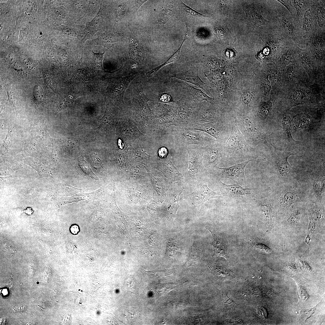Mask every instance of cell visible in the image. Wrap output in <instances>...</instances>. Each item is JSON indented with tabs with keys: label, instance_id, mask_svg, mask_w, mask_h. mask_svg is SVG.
<instances>
[{
	"label": "cell",
	"instance_id": "26",
	"mask_svg": "<svg viewBox=\"0 0 325 325\" xmlns=\"http://www.w3.org/2000/svg\"><path fill=\"white\" fill-rule=\"evenodd\" d=\"M273 104L269 101L263 103L258 111L260 118L263 121L265 120L270 113L272 108Z\"/></svg>",
	"mask_w": 325,
	"mask_h": 325
},
{
	"label": "cell",
	"instance_id": "40",
	"mask_svg": "<svg viewBox=\"0 0 325 325\" xmlns=\"http://www.w3.org/2000/svg\"><path fill=\"white\" fill-rule=\"evenodd\" d=\"M159 101L163 102H169L173 101L171 96L168 94L163 93L159 96Z\"/></svg>",
	"mask_w": 325,
	"mask_h": 325
},
{
	"label": "cell",
	"instance_id": "45",
	"mask_svg": "<svg viewBox=\"0 0 325 325\" xmlns=\"http://www.w3.org/2000/svg\"><path fill=\"white\" fill-rule=\"evenodd\" d=\"M13 309L15 311L20 312L25 310L26 309V307L25 305H18L14 307Z\"/></svg>",
	"mask_w": 325,
	"mask_h": 325
},
{
	"label": "cell",
	"instance_id": "24",
	"mask_svg": "<svg viewBox=\"0 0 325 325\" xmlns=\"http://www.w3.org/2000/svg\"><path fill=\"white\" fill-rule=\"evenodd\" d=\"M281 123L285 135L290 141H296L292 136V122L288 116H285L282 119Z\"/></svg>",
	"mask_w": 325,
	"mask_h": 325
},
{
	"label": "cell",
	"instance_id": "38",
	"mask_svg": "<svg viewBox=\"0 0 325 325\" xmlns=\"http://www.w3.org/2000/svg\"><path fill=\"white\" fill-rule=\"evenodd\" d=\"M300 219L299 213L297 211L292 213L290 215L288 220L290 223L295 224Z\"/></svg>",
	"mask_w": 325,
	"mask_h": 325
},
{
	"label": "cell",
	"instance_id": "1",
	"mask_svg": "<svg viewBox=\"0 0 325 325\" xmlns=\"http://www.w3.org/2000/svg\"><path fill=\"white\" fill-rule=\"evenodd\" d=\"M231 126L230 135L222 144L223 161L234 165L249 160L259 161L255 148L246 141L235 120L231 121Z\"/></svg>",
	"mask_w": 325,
	"mask_h": 325
},
{
	"label": "cell",
	"instance_id": "19",
	"mask_svg": "<svg viewBox=\"0 0 325 325\" xmlns=\"http://www.w3.org/2000/svg\"><path fill=\"white\" fill-rule=\"evenodd\" d=\"M25 162L36 170L40 176L52 177V173L49 167L35 162L30 158L25 159Z\"/></svg>",
	"mask_w": 325,
	"mask_h": 325
},
{
	"label": "cell",
	"instance_id": "20",
	"mask_svg": "<svg viewBox=\"0 0 325 325\" xmlns=\"http://www.w3.org/2000/svg\"><path fill=\"white\" fill-rule=\"evenodd\" d=\"M99 190L89 193L76 194L67 198L64 200L66 203L73 202H78L81 200H85L88 202L93 200L97 199L98 197Z\"/></svg>",
	"mask_w": 325,
	"mask_h": 325
},
{
	"label": "cell",
	"instance_id": "43",
	"mask_svg": "<svg viewBox=\"0 0 325 325\" xmlns=\"http://www.w3.org/2000/svg\"><path fill=\"white\" fill-rule=\"evenodd\" d=\"M158 153L160 158L161 159L165 158L166 157L167 155V150L165 147H161L159 150Z\"/></svg>",
	"mask_w": 325,
	"mask_h": 325
},
{
	"label": "cell",
	"instance_id": "10",
	"mask_svg": "<svg viewBox=\"0 0 325 325\" xmlns=\"http://www.w3.org/2000/svg\"><path fill=\"white\" fill-rule=\"evenodd\" d=\"M170 77L174 78L196 85L209 94V85L203 82L200 77L198 70L195 69L188 70L180 73L171 75Z\"/></svg>",
	"mask_w": 325,
	"mask_h": 325
},
{
	"label": "cell",
	"instance_id": "2",
	"mask_svg": "<svg viewBox=\"0 0 325 325\" xmlns=\"http://www.w3.org/2000/svg\"><path fill=\"white\" fill-rule=\"evenodd\" d=\"M235 121L246 141L251 146L254 148L259 144H263L271 148L272 145L259 125L253 119L240 115Z\"/></svg>",
	"mask_w": 325,
	"mask_h": 325
},
{
	"label": "cell",
	"instance_id": "32",
	"mask_svg": "<svg viewBox=\"0 0 325 325\" xmlns=\"http://www.w3.org/2000/svg\"><path fill=\"white\" fill-rule=\"evenodd\" d=\"M305 1L303 0H293L292 1L298 17L300 16L304 11L305 7Z\"/></svg>",
	"mask_w": 325,
	"mask_h": 325
},
{
	"label": "cell",
	"instance_id": "33",
	"mask_svg": "<svg viewBox=\"0 0 325 325\" xmlns=\"http://www.w3.org/2000/svg\"><path fill=\"white\" fill-rule=\"evenodd\" d=\"M181 4L186 12L190 16L197 17H203L209 16L202 14L191 8L181 2Z\"/></svg>",
	"mask_w": 325,
	"mask_h": 325
},
{
	"label": "cell",
	"instance_id": "23",
	"mask_svg": "<svg viewBox=\"0 0 325 325\" xmlns=\"http://www.w3.org/2000/svg\"><path fill=\"white\" fill-rule=\"evenodd\" d=\"M259 210L265 220L268 222L272 221V210L271 204L267 201H261L258 204Z\"/></svg>",
	"mask_w": 325,
	"mask_h": 325
},
{
	"label": "cell",
	"instance_id": "21",
	"mask_svg": "<svg viewBox=\"0 0 325 325\" xmlns=\"http://www.w3.org/2000/svg\"><path fill=\"white\" fill-rule=\"evenodd\" d=\"M193 95L195 97L198 101L201 102L205 101L209 103L212 105L216 107L218 106L216 100L214 98L209 97L204 93L201 90L197 88L189 85L186 82Z\"/></svg>",
	"mask_w": 325,
	"mask_h": 325
},
{
	"label": "cell",
	"instance_id": "4",
	"mask_svg": "<svg viewBox=\"0 0 325 325\" xmlns=\"http://www.w3.org/2000/svg\"><path fill=\"white\" fill-rule=\"evenodd\" d=\"M188 129L205 132L221 144L224 143L228 138L231 131V122L223 119L218 121L203 124H196Z\"/></svg>",
	"mask_w": 325,
	"mask_h": 325
},
{
	"label": "cell",
	"instance_id": "7",
	"mask_svg": "<svg viewBox=\"0 0 325 325\" xmlns=\"http://www.w3.org/2000/svg\"><path fill=\"white\" fill-rule=\"evenodd\" d=\"M203 166L211 170L223 161L222 144L217 141L202 147Z\"/></svg>",
	"mask_w": 325,
	"mask_h": 325
},
{
	"label": "cell",
	"instance_id": "13",
	"mask_svg": "<svg viewBox=\"0 0 325 325\" xmlns=\"http://www.w3.org/2000/svg\"><path fill=\"white\" fill-rule=\"evenodd\" d=\"M223 119L218 115L215 109L205 108L194 115L193 125L216 121Z\"/></svg>",
	"mask_w": 325,
	"mask_h": 325
},
{
	"label": "cell",
	"instance_id": "16",
	"mask_svg": "<svg viewBox=\"0 0 325 325\" xmlns=\"http://www.w3.org/2000/svg\"><path fill=\"white\" fill-rule=\"evenodd\" d=\"M207 229L211 233L213 238V241L212 243L214 250L213 256H221L225 257L228 260L226 253V246L224 241L213 231L209 229Z\"/></svg>",
	"mask_w": 325,
	"mask_h": 325
},
{
	"label": "cell",
	"instance_id": "41",
	"mask_svg": "<svg viewBox=\"0 0 325 325\" xmlns=\"http://www.w3.org/2000/svg\"><path fill=\"white\" fill-rule=\"evenodd\" d=\"M303 96V93L301 90H297L294 94L293 98V100L296 101L298 102L300 101L302 98Z\"/></svg>",
	"mask_w": 325,
	"mask_h": 325
},
{
	"label": "cell",
	"instance_id": "25",
	"mask_svg": "<svg viewBox=\"0 0 325 325\" xmlns=\"http://www.w3.org/2000/svg\"><path fill=\"white\" fill-rule=\"evenodd\" d=\"M280 19L281 25L286 33L290 37L295 38V29L292 22L284 17H282Z\"/></svg>",
	"mask_w": 325,
	"mask_h": 325
},
{
	"label": "cell",
	"instance_id": "29",
	"mask_svg": "<svg viewBox=\"0 0 325 325\" xmlns=\"http://www.w3.org/2000/svg\"><path fill=\"white\" fill-rule=\"evenodd\" d=\"M296 200V196L292 192H286L281 200L282 206L285 207L290 206L294 203Z\"/></svg>",
	"mask_w": 325,
	"mask_h": 325
},
{
	"label": "cell",
	"instance_id": "17",
	"mask_svg": "<svg viewBox=\"0 0 325 325\" xmlns=\"http://www.w3.org/2000/svg\"><path fill=\"white\" fill-rule=\"evenodd\" d=\"M190 36V31L189 29H186V32L184 39L182 42L178 49L167 60L161 65L156 67L155 69L151 70L146 73V75L147 77H151L153 74L156 73L158 70L164 66L170 63L175 62L178 61L180 57L181 50V46L184 42Z\"/></svg>",
	"mask_w": 325,
	"mask_h": 325
},
{
	"label": "cell",
	"instance_id": "44",
	"mask_svg": "<svg viewBox=\"0 0 325 325\" xmlns=\"http://www.w3.org/2000/svg\"><path fill=\"white\" fill-rule=\"evenodd\" d=\"M292 61V56L290 51H287L285 53L283 60L284 63L285 64H288Z\"/></svg>",
	"mask_w": 325,
	"mask_h": 325
},
{
	"label": "cell",
	"instance_id": "5",
	"mask_svg": "<svg viewBox=\"0 0 325 325\" xmlns=\"http://www.w3.org/2000/svg\"><path fill=\"white\" fill-rule=\"evenodd\" d=\"M220 190L222 195L238 200L251 201L261 192L260 188H245L234 183L227 184L220 180Z\"/></svg>",
	"mask_w": 325,
	"mask_h": 325
},
{
	"label": "cell",
	"instance_id": "9",
	"mask_svg": "<svg viewBox=\"0 0 325 325\" xmlns=\"http://www.w3.org/2000/svg\"><path fill=\"white\" fill-rule=\"evenodd\" d=\"M190 196L194 205L198 207L208 200L219 198L221 195L220 194L211 190L208 187L206 182L198 185Z\"/></svg>",
	"mask_w": 325,
	"mask_h": 325
},
{
	"label": "cell",
	"instance_id": "14",
	"mask_svg": "<svg viewBox=\"0 0 325 325\" xmlns=\"http://www.w3.org/2000/svg\"><path fill=\"white\" fill-rule=\"evenodd\" d=\"M122 41V38L120 34L105 32L90 41V43L93 45H100L109 49L111 47L115 42Z\"/></svg>",
	"mask_w": 325,
	"mask_h": 325
},
{
	"label": "cell",
	"instance_id": "28",
	"mask_svg": "<svg viewBox=\"0 0 325 325\" xmlns=\"http://www.w3.org/2000/svg\"><path fill=\"white\" fill-rule=\"evenodd\" d=\"M312 46L316 52L322 51L325 47L324 35L318 34L314 37Z\"/></svg>",
	"mask_w": 325,
	"mask_h": 325
},
{
	"label": "cell",
	"instance_id": "48",
	"mask_svg": "<svg viewBox=\"0 0 325 325\" xmlns=\"http://www.w3.org/2000/svg\"><path fill=\"white\" fill-rule=\"evenodd\" d=\"M37 10V7L35 3H33L31 8V10L33 12H35Z\"/></svg>",
	"mask_w": 325,
	"mask_h": 325
},
{
	"label": "cell",
	"instance_id": "3",
	"mask_svg": "<svg viewBox=\"0 0 325 325\" xmlns=\"http://www.w3.org/2000/svg\"><path fill=\"white\" fill-rule=\"evenodd\" d=\"M175 126L174 130L175 140L181 147L185 148L193 144L204 146L216 141L203 131L193 132L186 127Z\"/></svg>",
	"mask_w": 325,
	"mask_h": 325
},
{
	"label": "cell",
	"instance_id": "18",
	"mask_svg": "<svg viewBox=\"0 0 325 325\" xmlns=\"http://www.w3.org/2000/svg\"><path fill=\"white\" fill-rule=\"evenodd\" d=\"M130 45L129 55L131 63L135 67L142 64L144 56L137 44L134 41Z\"/></svg>",
	"mask_w": 325,
	"mask_h": 325
},
{
	"label": "cell",
	"instance_id": "35",
	"mask_svg": "<svg viewBox=\"0 0 325 325\" xmlns=\"http://www.w3.org/2000/svg\"><path fill=\"white\" fill-rule=\"evenodd\" d=\"M223 301L224 304L227 308L237 307L238 305L230 298L227 294H224L223 296Z\"/></svg>",
	"mask_w": 325,
	"mask_h": 325
},
{
	"label": "cell",
	"instance_id": "36",
	"mask_svg": "<svg viewBox=\"0 0 325 325\" xmlns=\"http://www.w3.org/2000/svg\"><path fill=\"white\" fill-rule=\"evenodd\" d=\"M93 54V59L94 61L100 66L102 68V62L104 59V56L105 51L104 53H95L92 50Z\"/></svg>",
	"mask_w": 325,
	"mask_h": 325
},
{
	"label": "cell",
	"instance_id": "6",
	"mask_svg": "<svg viewBox=\"0 0 325 325\" xmlns=\"http://www.w3.org/2000/svg\"><path fill=\"white\" fill-rule=\"evenodd\" d=\"M252 160H248L233 165L226 168L216 166L212 169L216 175L221 178H227L232 180L235 184L243 185L247 180L244 174L246 166Z\"/></svg>",
	"mask_w": 325,
	"mask_h": 325
},
{
	"label": "cell",
	"instance_id": "22",
	"mask_svg": "<svg viewBox=\"0 0 325 325\" xmlns=\"http://www.w3.org/2000/svg\"><path fill=\"white\" fill-rule=\"evenodd\" d=\"M314 27V20L310 9L305 11L303 15L302 27L303 31L307 33L311 32Z\"/></svg>",
	"mask_w": 325,
	"mask_h": 325
},
{
	"label": "cell",
	"instance_id": "37",
	"mask_svg": "<svg viewBox=\"0 0 325 325\" xmlns=\"http://www.w3.org/2000/svg\"><path fill=\"white\" fill-rule=\"evenodd\" d=\"M253 97V95L251 92H246L242 96V102L246 106L249 107L252 104Z\"/></svg>",
	"mask_w": 325,
	"mask_h": 325
},
{
	"label": "cell",
	"instance_id": "11",
	"mask_svg": "<svg viewBox=\"0 0 325 325\" xmlns=\"http://www.w3.org/2000/svg\"><path fill=\"white\" fill-rule=\"evenodd\" d=\"M139 73H134L127 76L120 77L112 81L111 88L114 97L123 101L124 94L128 86Z\"/></svg>",
	"mask_w": 325,
	"mask_h": 325
},
{
	"label": "cell",
	"instance_id": "46",
	"mask_svg": "<svg viewBox=\"0 0 325 325\" xmlns=\"http://www.w3.org/2000/svg\"><path fill=\"white\" fill-rule=\"evenodd\" d=\"M7 91L9 101H10V103L11 104H13V105H14V98H13V96L12 94V93L11 91H10L9 90H8Z\"/></svg>",
	"mask_w": 325,
	"mask_h": 325
},
{
	"label": "cell",
	"instance_id": "8",
	"mask_svg": "<svg viewBox=\"0 0 325 325\" xmlns=\"http://www.w3.org/2000/svg\"><path fill=\"white\" fill-rule=\"evenodd\" d=\"M202 147L193 144L185 148L189 155L188 172L192 178L198 175L202 166Z\"/></svg>",
	"mask_w": 325,
	"mask_h": 325
},
{
	"label": "cell",
	"instance_id": "39",
	"mask_svg": "<svg viewBox=\"0 0 325 325\" xmlns=\"http://www.w3.org/2000/svg\"><path fill=\"white\" fill-rule=\"evenodd\" d=\"M218 61L214 59L210 58L208 60L207 64L208 67L212 70H215L219 66Z\"/></svg>",
	"mask_w": 325,
	"mask_h": 325
},
{
	"label": "cell",
	"instance_id": "27",
	"mask_svg": "<svg viewBox=\"0 0 325 325\" xmlns=\"http://www.w3.org/2000/svg\"><path fill=\"white\" fill-rule=\"evenodd\" d=\"M320 2L316 9V16L319 25L322 27L325 25V11L324 1Z\"/></svg>",
	"mask_w": 325,
	"mask_h": 325
},
{
	"label": "cell",
	"instance_id": "42",
	"mask_svg": "<svg viewBox=\"0 0 325 325\" xmlns=\"http://www.w3.org/2000/svg\"><path fill=\"white\" fill-rule=\"evenodd\" d=\"M277 1L285 6L289 11L292 14V6L291 1L277 0Z\"/></svg>",
	"mask_w": 325,
	"mask_h": 325
},
{
	"label": "cell",
	"instance_id": "31",
	"mask_svg": "<svg viewBox=\"0 0 325 325\" xmlns=\"http://www.w3.org/2000/svg\"><path fill=\"white\" fill-rule=\"evenodd\" d=\"M33 97L37 102L42 101L44 98V94L42 88L39 85L35 86L33 89Z\"/></svg>",
	"mask_w": 325,
	"mask_h": 325
},
{
	"label": "cell",
	"instance_id": "30",
	"mask_svg": "<svg viewBox=\"0 0 325 325\" xmlns=\"http://www.w3.org/2000/svg\"><path fill=\"white\" fill-rule=\"evenodd\" d=\"M204 74L205 76L211 82L217 81L220 80L222 76L221 72L218 70H212L209 74L207 75L204 73Z\"/></svg>",
	"mask_w": 325,
	"mask_h": 325
},
{
	"label": "cell",
	"instance_id": "15",
	"mask_svg": "<svg viewBox=\"0 0 325 325\" xmlns=\"http://www.w3.org/2000/svg\"><path fill=\"white\" fill-rule=\"evenodd\" d=\"M276 158V163L278 170L282 175H287L290 171L291 166L288 161V158L294 154L290 152L275 150Z\"/></svg>",
	"mask_w": 325,
	"mask_h": 325
},
{
	"label": "cell",
	"instance_id": "34",
	"mask_svg": "<svg viewBox=\"0 0 325 325\" xmlns=\"http://www.w3.org/2000/svg\"><path fill=\"white\" fill-rule=\"evenodd\" d=\"M53 15L54 19L57 20H63L65 16V12L61 8H54L53 11Z\"/></svg>",
	"mask_w": 325,
	"mask_h": 325
},
{
	"label": "cell",
	"instance_id": "12",
	"mask_svg": "<svg viewBox=\"0 0 325 325\" xmlns=\"http://www.w3.org/2000/svg\"><path fill=\"white\" fill-rule=\"evenodd\" d=\"M101 6L98 13L90 22L88 23L83 31L84 37L81 43L83 44L88 39L91 38L100 28L103 21Z\"/></svg>",
	"mask_w": 325,
	"mask_h": 325
},
{
	"label": "cell",
	"instance_id": "47",
	"mask_svg": "<svg viewBox=\"0 0 325 325\" xmlns=\"http://www.w3.org/2000/svg\"><path fill=\"white\" fill-rule=\"evenodd\" d=\"M24 211L25 213L29 215H31L33 213V210L30 208H27Z\"/></svg>",
	"mask_w": 325,
	"mask_h": 325
}]
</instances>
